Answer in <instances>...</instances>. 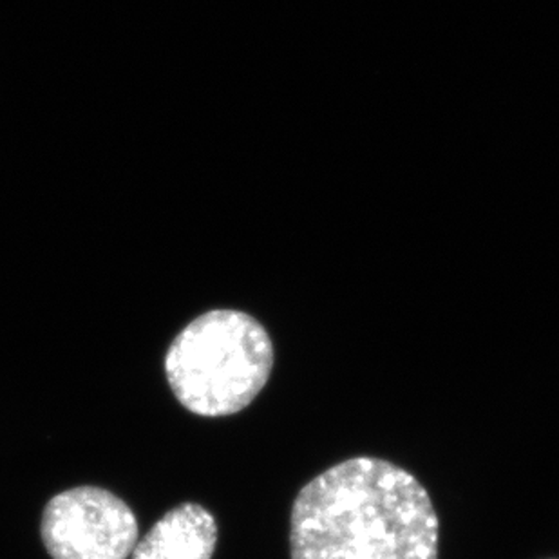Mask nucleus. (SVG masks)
<instances>
[{"label": "nucleus", "mask_w": 559, "mask_h": 559, "mask_svg": "<svg viewBox=\"0 0 559 559\" xmlns=\"http://www.w3.org/2000/svg\"><path fill=\"white\" fill-rule=\"evenodd\" d=\"M288 539L292 559H438L440 522L417 476L355 456L297 492Z\"/></svg>", "instance_id": "1"}, {"label": "nucleus", "mask_w": 559, "mask_h": 559, "mask_svg": "<svg viewBox=\"0 0 559 559\" xmlns=\"http://www.w3.org/2000/svg\"><path fill=\"white\" fill-rule=\"evenodd\" d=\"M275 349L269 330L247 311L209 310L176 335L165 377L176 401L203 418L243 412L269 384Z\"/></svg>", "instance_id": "2"}, {"label": "nucleus", "mask_w": 559, "mask_h": 559, "mask_svg": "<svg viewBox=\"0 0 559 559\" xmlns=\"http://www.w3.org/2000/svg\"><path fill=\"white\" fill-rule=\"evenodd\" d=\"M40 539L51 559H127L140 539V527L136 514L118 495L79 486L46 503Z\"/></svg>", "instance_id": "3"}, {"label": "nucleus", "mask_w": 559, "mask_h": 559, "mask_svg": "<svg viewBox=\"0 0 559 559\" xmlns=\"http://www.w3.org/2000/svg\"><path fill=\"white\" fill-rule=\"evenodd\" d=\"M219 527L206 507L186 501L165 512L143 538L131 559H212Z\"/></svg>", "instance_id": "4"}]
</instances>
